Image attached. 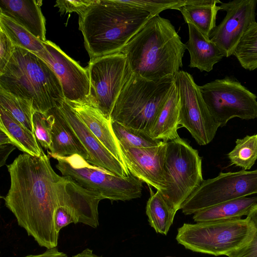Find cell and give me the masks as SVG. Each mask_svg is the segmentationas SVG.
Wrapping results in <instances>:
<instances>
[{
  "label": "cell",
  "instance_id": "5bb4252c",
  "mask_svg": "<svg viewBox=\"0 0 257 257\" xmlns=\"http://www.w3.org/2000/svg\"><path fill=\"white\" fill-rule=\"evenodd\" d=\"M256 0H234L221 3V10L226 12L221 22L211 32L209 38L228 57L234 51L243 35L255 22Z\"/></svg>",
  "mask_w": 257,
  "mask_h": 257
},
{
  "label": "cell",
  "instance_id": "52a82bcc",
  "mask_svg": "<svg viewBox=\"0 0 257 257\" xmlns=\"http://www.w3.org/2000/svg\"><path fill=\"white\" fill-rule=\"evenodd\" d=\"M63 176L70 178L83 188L111 201H127L141 197L142 182L131 173L119 177L88 163L78 155L53 158Z\"/></svg>",
  "mask_w": 257,
  "mask_h": 257
},
{
  "label": "cell",
  "instance_id": "1f68e13d",
  "mask_svg": "<svg viewBox=\"0 0 257 257\" xmlns=\"http://www.w3.org/2000/svg\"><path fill=\"white\" fill-rule=\"evenodd\" d=\"M118 3L144 10L154 17L165 10H179L188 0H116Z\"/></svg>",
  "mask_w": 257,
  "mask_h": 257
},
{
  "label": "cell",
  "instance_id": "9a60e30c",
  "mask_svg": "<svg viewBox=\"0 0 257 257\" xmlns=\"http://www.w3.org/2000/svg\"><path fill=\"white\" fill-rule=\"evenodd\" d=\"M167 143L162 141L157 146L141 148L119 146L130 173L160 191L167 187L165 162Z\"/></svg>",
  "mask_w": 257,
  "mask_h": 257
},
{
  "label": "cell",
  "instance_id": "4316f807",
  "mask_svg": "<svg viewBox=\"0 0 257 257\" xmlns=\"http://www.w3.org/2000/svg\"><path fill=\"white\" fill-rule=\"evenodd\" d=\"M0 29L5 32L16 46L35 54L45 49L43 42L17 22L2 14H0Z\"/></svg>",
  "mask_w": 257,
  "mask_h": 257
},
{
  "label": "cell",
  "instance_id": "f35d334b",
  "mask_svg": "<svg viewBox=\"0 0 257 257\" xmlns=\"http://www.w3.org/2000/svg\"><path fill=\"white\" fill-rule=\"evenodd\" d=\"M15 148L16 147L12 144L1 145V167L5 164L8 157Z\"/></svg>",
  "mask_w": 257,
  "mask_h": 257
},
{
  "label": "cell",
  "instance_id": "8d00e7d4",
  "mask_svg": "<svg viewBox=\"0 0 257 257\" xmlns=\"http://www.w3.org/2000/svg\"><path fill=\"white\" fill-rule=\"evenodd\" d=\"M71 223L76 224L78 222L70 210L66 206H59L55 213V225L57 233L59 234L62 228Z\"/></svg>",
  "mask_w": 257,
  "mask_h": 257
},
{
  "label": "cell",
  "instance_id": "7402d4cb",
  "mask_svg": "<svg viewBox=\"0 0 257 257\" xmlns=\"http://www.w3.org/2000/svg\"><path fill=\"white\" fill-rule=\"evenodd\" d=\"M179 115L180 97L175 82L150 131V137L154 140L167 143L180 137L177 133L179 128Z\"/></svg>",
  "mask_w": 257,
  "mask_h": 257
},
{
  "label": "cell",
  "instance_id": "e0dca14e",
  "mask_svg": "<svg viewBox=\"0 0 257 257\" xmlns=\"http://www.w3.org/2000/svg\"><path fill=\"white\" fill-rule=\"evenodd\" d=\"M66 101L99 142L126 168L112 130L111 119L107 118L95 105L88 101Z\"/></svg>",
  "mask_w": 257,
  "mask_h": 257
},
{
  "label": "cell",
  "instance_id": "603a6c76",
  "mask_svg": "<svg viewBox=\"0 0 257 257\" xmlns=\"http://www.w3.org/2000/svg\"><path fill=\"white\" fill-rule=\"evenodd\" d=\"M219 0H188V3L180 8L185 22L194 25L206 37L216 26V19L218 12L221 10L217 4Z\"/></svg>",
  "mask_w": 257,
  "mask_h": 257
},
{
  "label": "cell",
  "instance_id": "484cf974",
  "mask_svg": "<svg viewBox=\"0 0 257 257\" xmlns=\"http://www.w3.org/2000/svg\"><path fill=\"white\" fill-rule=\"evenodd\" d=\"M151 196L146 205V214L150 225L157 233L167 235L176 213L163 196L160 191L154 193L150 189Z\"/></svg>",
  "mask_w": 257,
  "mask_h": 257
},
{
  "label": "cell",
  "instance_id": "8fae6325",
  "mask_svg": "<svg viewBox=\"0 0 257 257\" xmlns=\"http://www.w3.org/2000/svg\"><path fill=\"white\" fill-rule=\"evenodd\" d=\"M257 194V169L234 172H220L203 180L181 206L185 215L232 200Z\"/></svg>",
  "mask_w": 257,
  "mask_h": 257
},
{
  "label": "cell",
  "instance_id": "e575fe53",
  "mask_svg": "<svg viewBox=\"0 0 257 257\" xmlns=\"http://www.w3.org/2000/svg\"><path fill=\"white\" fill-rule=\"evenodd\" d=\"M97 1V0H59L56 2L55 6L59 8L61 13L75 12L80 16Z\"/></svg>",
  "mask_w": 257,
  "mask_h": 257
},
{
  "label": "cell",
  "instance_id": "8992f818",
  "mask_svg": "<svg viewBox=\"0 0 257 257\" xmlns=\"http://www.w3.org/2000/svg\"><path fill=\"white\" fill-rule=\"evenodd\" d=\"M255 227L250 219L236 218L195 224L184 223L176 239L187 249L219 256L239 249L252 238Z\"/></svg>",
  "mask_w": 257,
  "mask_h": 257
},
{
  "label": "cell",
  "instance_id": "3957f363",
  "mask_svg": "<svg viewBox=\"0 0 257 257\" xmlns=\"http://www.w3.org/2000/svg\"><path fill=\"white\" fill-rule=\"evenodd\" d=\"M186 49L170 21L151 18L121 51L133 73L149 80L175 77Z\"/></svg>",
  "mask_w": 257,
  "mask_h": 257
},
{
  "label": "cell",
  "instance_id": "277c9868",
  "mask_svg": "<svg viewBox=\"0 0 257 257\" xmlns=\"http://www.w3.org/2000/svg\"><path fill=\"white\" fill-rule=\"evenodd\" d=\"M0 88L31 101L36 111L45 114L65 100L61 83L51 68L36 54L17 46L0 74Z\"/></svg>",
  "mask_w": 257,
  "mask_h": 257
},
{
  "label": "cell",
  "instance_id": "ac0fdd59",
  "mask_svg": "<svg viewBox=\"0 0 257 257\" xmlns=\"http://www.w3.org/2000/svg\"><path fill=\"white\" fill-rule=\"evenodd\" d=\"M66 177V176H65ZM67 177L63 205L72 212L77 222L96 228L99 225L98 205L103 198Z\"/></svg>",
  "mask_w": 257,
  "mask_h": 257
},
{
  "label": "cell",
  "instance_id": "4fadbf2b",
  "mask_svg": "<svg viewBox=\"0 0 257 257\" xmlns=\"http://www.w3.org/2000/svg\"><path fill=\"white\" fill-rule=\"evenodd\" d=\"M45 49L37 54L53 70L61 83L65 100L87 101L90 81L86 69L68 56L56 44L46 40Z\"/></svg>",
  "mask_w": 257,
  "mask_h": 257
},
{
  "label": "cell",
  "instance_id": "ffe728a7",
  "mask_svg": "<svg viewBox=\"0 0 257 257\" xmlns=\"http://www.w3.org/2000/svg\"><path fill=\"white\" fill-rule=\"evenodd\" d=\"M50 111L54 116V122L48 155L53 158L78 155L88 162L89 160L88 153L62 115L59 108L56 107Z\"/></svg>",
  "mask_w": 257,
  "mask_h": 257
},
{
  "label": "cell",
  "instance_id": "d6986e66",
  "mask_svg": "<svg viewBox=\"0 0 257 257\" xmlns=\"http://www.w3.org/2000/svg\"><path fill=\"white\" fill-rule=\"evenodd\" d=\"M41 1L0 0V14L12 19L42 42L46 40L45 19Z\"/></svg>",
  "mask_w": 257,
  "mask_h": 257
},
{
  "label": "cell",
  "instance_id": "ba28073f",
  "mask_svg": "<svg viewBox=\"0 0 257 257\" xmlns=\"http://www.w3.org/2000/svg\"><path fill=\"white\" fill-rule=\"evenodd\" d=\"M165 172L167 187L161 192L177 211L204 180L202 158L197 150L179 137L167 143Z\"/></svg>",
  "mask_w": 257,
  "mask_h": 257
},
{
  "label": "cell",
  "instance_id": "74e56055",
  "mask_svg": "<svg viewBox=\"0 0 257 257\" xmlns=\"http://www.w3.org/2000/svg\"><path fill=\"white\" fill-rule=\"evenodd\" d=\"M24 257H68L67 255L58 250L57 247L47 248L46 250L41 254H30Z\"/></svg>",
  "mask_w": 257,
  "mask_h": 257
},
{
  "label": "cell",
  "instance_id": "6da1fadb",
  "mask_svg": "<svg viewBox=\"0 0 257 257\" xmlns=\"http://www.w3.org/2000/svg\"><path fill=\"white\" fill-rule=\"evenodd\" d=\"M7 168L11 185L4 197L6 206L40 246L57 247L55 213L62 206L67 177L54 171L44 152L40 157L19 155Z\"/></svg>",
  "mask_w": 257,
  "mask_h": 257
},
{
  "label": "cell",
  "instance_id": "9c48e42d",
  "mask_svg": "<svg viewBox=\"0 0 257 257\" xmlns=\"http://www.w3.org/2000/svg\"><path fill=\"white\" fill-rule=\"evenodd\" d=\"M202 96L213 117L225 126L234 117H257V96L235 79L226 77L199 86Z\"/></svg>",
  "mask_w": 257,
  "mask_h": 257
},
{
  "label": "cell",
  "instance_id": "d6a6232c",
  "mask_svg": "<svg viewBox=\"0 0 257 257\" xmlns=\"http://www.w3.org/2000/svg\"><path fill=\"white\" fill-rule=\"evenodd\" d=\"M54 116L51 112L45 114L35 111L33 114L34 132L37 141L41 146L50 150L52 143V131Z\"/></svg>",
  "mask_w": 257,
  "mask_h": 257
},
{
  "label": "cell",
  "instance_id": "60d3db41",
  "mask_svg": "<svg viewBox=\"0 0 257 257\" xmlns=\"http://www.w3.org/2000/svg\"><path fill=\"white\" fill-rule=\"evenodd\" d=\"M167 257H170V256H167Z\"/></svg>",
  "mask_w": 257,
  "mask_h": 257
},
{
  "label": "cell",
  "instance_id": "7a4b0ae2",
  "mask_svg": "<svg viewBox=\"0 0 257 257\" xmlns=\"http://www.w3.org/2000/svg\"><path fill=\"white\" fill-rule=\"evenodd\" d=\"M153 17L116 0H97L79 16V30L90 60L120 52Z\"/></svg>",
  "mask_w": 257,
  "mask_h": 257
},
{
  "label": "cell",
  "instance_id": "f546056e",
  "mask_svg": "<svg viewBox=\"0 0 257 257\" xmlns=\"http://www.w3.org/2000/svg\"><path fill=\"white\" fill-rule=\"evenodd\" d=\"M235 146L228 154L231 164L249 170L257 160V134L247 135L235 141Z\"/></svg>",
  "mask_w": 257,
  "mask_h": 257
},
{
  "label": "cell",
  "instance_id": "d4e9b609",
  "mask_svg": "<svg viewBox=\"0 0 257 257\" xmlns=\"http://www.w3.org/2000/svg\"><path fill=\"white\" fill-rule=\"evenodd\" d=\"M256 203L257 196L232 200L198 211L193 219L198 223L241 218L247 216Z\"/></svg>",
  "mask_w": 257,
  "mask_h": 257
},
{
  "label": "cell",
  "instance_id": "836d02e7",
  "mask_svg": "<svg viewBox=\"0 0 257 257\" xmlns=\"http://www.w3.org/2000/svg\"><path fill=\"white\" fill-rule=\"evenodd\" d=\"M246 217L253 223L254 233L246 244L229 253L228 257H257V203L252 207Z\"/></svg>",
  "mask_w": 257,
  "mask_h": 257
},
{
  "label": "cell",
  "instance_id": "44dd1931",
  "mask_svg": "<svg viewBox=\"0 0 257 257\" xmlns=\"http://www.w3.org/2000/svg\"><path fill=\"white\" fill-rule=\"evenodd\" d=\"M189 39L185 44L190 54L189 66L200 71L210 72L224 57L215 44L204 36L194 25L187 24Z\"/></svg>",
  "mask_w": 257,
  "mask_h": 257
},
{
  "label": "cell",
  "instance_id": "7c38bea8",
  "mask_svg": "<svg viewBox=\"0 0 257 257\" xmlns=\"http://www.w3.org/2000/svg\"><path fill=\"white\" fill-rule=\"evenodd\" d=\"M175 79L180 97L179 125L186 128L199 145H206L213 140L219 125L211 114L192 76L180 70Z\"/></svg>",
  "mask_w": 257,
  "mask_h": 257
},
{
  "label": "cell",
  "instance_id": "83f0119b",
  "mask_svg": "<svg viewBox=\"0 0 257 257\" xmlns=\"http://www.w3.org/2000/svg\"><path fill=\"white\" fill-rule=\"evenodd\" d=\"M0 107L8 111L24 126L34 133L33 117L36 111L31 101L16 96L0 88Z\"/></svg>",
  "mask_w": 257,
  "mask_h": 257
},
{
  "label": "cell",
  "instance_id": "5b68a950",
  "mask_svg": "<svg viewBox=\"0 0 257 257\" xmlns=\"http://www.w3.org/2000/svg\"><path fill=\"white\" fill-rule=\"evenodd\" d=\"M175 77L149 80L133 73L114 104L111 121L149 136L160 110L170 94Z\"/></svg>",
  "mask_w": 257,
  "mask_h": 257
},
{
  "label": "cell",
  "instance_id": "cb8c5ba5",
  "mask_svg": "<svg viewBox=\"0 0 257 257\" xmlns=\"http://www.w3.org/2000/svg\"><path fill=\"white\" fill-rule=\"evenodd\" d=\"M0 129L8 137L12 144L24 153L40 157L44 153L37 143L34 133L2 107H0Z\"/></svg>",
  "mask_w": 257,
  "mask_h": 257
},
{
  "label": "cell",
  "instance_id": "ab89813d",
  "mask_svg": "<svg viewBox=\"0 0 257 257\" xmlns=\"http://www.w3.org/2000/svg\"><path fill=\"white\" fill-rule=\"evenodd\" d=\"M72 257H102L97 255L93 253L92 250L89 248H86L80 253H79Z\"/></svg>",
  "mask_w": 257,
  "mask_h": 257
},
{
  "label": "cell",
  "instance_id": "2e32d148",
  "mask_svg": "<svg viewBox=\"0 0 257 257\" xmlns=\"http://www.w3.org/2000/svg\"><path fill=\"white\" fill-rule=\"evenodd\" d=\"M58 107L88 153V163L117 176L126 177L130 174L92 133L65 100Z\"/></svg>",
  "mask_w": 257,
  "mask_h": 257
},
{
  "label": "cell",
  "instance_id": "f1b7e54d",
  "mask_svg": "<svg viewBox=\"0 0 257 257\" xmlns=\"http://www.w3.org/2000/svg\"><path fill=\"white\" fill-rule=\"evenodd\" d=\"M241 66L249 71L257 68V22L252 23L236 46L233 54Z\"/></svg>",
  "mask_w": 257,
  "mask_h": 257
},
{
  "label": "cell",
  "instance_id": "30bf717a",
  "mask_svg": "<svg viewBox=\"0 0 257 257\" xmlns=\"http://www.w3.org/2000/svg\"><path fill=\"white\" fill-rule=\"evenodd\" d=\"M86 69L90 81L87 101L110 119L117 99L133 74L126 56L121 52L96 58Z\"/></svg>",
  "mask_w": 257,
  "mask_h": 257
},
{
  "label": "cell",
  "instance_id": "4dcf8cb0",
  "mask_svg": "<svg viewBox=\"0 0 257 257\" xmlns=\"http://www.w3.org/2000/svg\"><path fill=\"white\" fill-rule=\"evenodd\" d=\"M111 127L120 147L124 148H146L159 145L162 141L153 139L149 135L111 121Z\"/></svg>",
  "mask_w": 257,
  "mask_h": 257
},
{
  "label": "cell",
  "instance_id": "d590c367",
  "mask_svg": "<svg viewBox=\"0 0 257 257\" xmlns=\"http://www.w3.org/2000/svg\"><path fill=\"white\" fill-rule=\"evenodd\" d=\"M16 48V46L11 40L0 29V74L5 70L12 57Z\"/></svg>",
  "mask_w": 257,
  "mask_h": 257
}]
</instances>
